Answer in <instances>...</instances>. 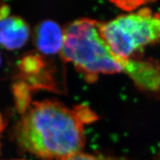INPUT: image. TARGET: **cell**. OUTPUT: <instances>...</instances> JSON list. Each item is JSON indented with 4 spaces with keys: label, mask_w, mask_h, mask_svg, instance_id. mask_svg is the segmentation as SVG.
<instances>
[{
    "label": "cell",
    "mask_w": 160,
    "mask_h": 160,
    "mask_svg": "<svg viewBox=\"0 0 160 160\" xmlns=\"http://www.w3.org/2000/svg\"><path fill=\"white\" fill-rule=\"evenodd\" d=\"M11 8L5 3L0 2V19H5L10 16Z\"/></svg>",
    "instance_id": "obj_11"
},
{
    "label": "cell",
    "mask_w": 160,
    "mask_h": 160,
    "mask_svg": "<svg viewBox=\"0 0 160 160\" xmlns=\"http://www.w3.org/2000/svg\"><path fill=\"white\" fill-rule=\"evenodd\" d=\"M60 160H128L123 157H111V156H104L102 154L92 155L88 153H84L82 152L76 153L68 157L62 158Z\"/></svg>",
    "instance_id": "obj_9"
},
{
    "label": "cell",
    "mask_w": 160,
    "mask_h": 160,
    "mask_svg": "<svg viewBox=\"0 0 160 160\" xmlns=\"http://www.w3.org/2000/svg\"><path fill=\"white\" fill-rule=\"evenodd\" d=\"M99 31L113 54L131 59L136 52L160 42V12L143 8L100 23Z\"/></svg>",
    "instance_id": "obj_3"
},
{
    "label": "cell",
    "mask_w": 160,
    "mask_h": 160,
    "mask_svg": "<svg viewBox=\"0 0 160 160\" xmlns=\"http://www.w3.org/2000/svg\"><path fill=\"white\" fill-rule=\"evenodd\" d=\"M31 31L22 18L9 16L0 19V45L13 51L21 48L28 41Z\"/></svg>",
    "instance_id": "obj_6"
},
{
    "label": "cell",
    "mask_w": 160,
    "mask_h": 160,
    "mask_svg": "<svg viewBox=\"0 0 160 160\" xmlns=\"http://www.w3.org/2000/svg\"><path fill=\"white\" fill-rule=\"evenodd\" d=\"M14 160H25V159H14Z\"/></svg>",
    "instance_id": "obj_15"
},
{
    "label": "cell",
    "mask_w": 160,
    "mask_h": 160,
    "mask_svg": "<svg viewBox=\"0 0 160 160\" xmlns=\"http://www.w3.org/2000/svg\"><path fill=\"white\" fill-rule=\"evenodd\" d=\"M97 119L87 105L70 109L55 100L34 102L17 125L15 137L22 151L41 160H60L81 152L84 126Z\"/></svg>",
    "instance_id": "obj_1"
},
{
    "label": "cell",
    "mask_w": 160,
    "mask_h": 160,
    "mask_svg": "<svg viewBox=\"0 0 160 160\" xmlns=\"http://www.w3.org/2000/svg\"><path fill=\"white\" fill-rule=\"evenodd\" d=\"M5 125H5V120H4L3 117H2L1 113H0V133H1V132L4 129H5Z\"/></svg>",
    "instance_id": "obj_12"
},
{
    "label": "cell",
    "mask_w": 160,
    "mask_h": 160,
    "mask_svg": "<svg viewBox=\"0 0 160 160\" xmlns=\"http://www.w3.org/2000/svg\"><path fill=\"white\" fill-rule=\"evenodd\" d=\"M31 88L25 82L17 83L13 86L16 107L17 111L23 114L31 105Z\"/></svg>",
    "instance_id": "obj_8"
},
{
    "label": "cell",
    "mask_w": 160,
    "mask_h": 160,
    "mask_svg": "<svg viewBox=\"0 0 160 160\" xmlns=\"http://www.w3.org/2000/svg\"><path fill=\"white\" fill-rule=\"evenodd\" d=\"M99 28V22L84 18L72 22L64 30L62 59L73 64L89 83L95 82L99 74L124 72L128 62L112 53Z\"/></svg>",
    "instance_id": "obj_2"
},
{
    "label": "cell",
    "mask_w": 160,
    "mask_h": 160,
    "mask_svg": "<svg viewBox=\"0 0 160 160\" xmlns=\"http://www.w3.org/2000/svg\"><path fill=\"white\" fill-rule=\"evenodd\" d=\"M118 7L122 8L124 11H131L137 8L139 6L145 5V4L149 3V2L144 1H119V2H113Z\"/></svg>",
    "instance_id": "obj_10"
},
{
    "label": "cell",
    "mask_w": 160,
    "mask_h": 160,
    "mask_svg": "<svg viewBox=\"0 0 160 160\" xmlns=\"http://www.w3.org/2000/svg\"><path fill=\"white\" fill-rule=\"evenodd\" d=\"M19 68L20 71L22 72L24 77H35L42 73V71L45 68V62L40 56L30 54L22 59Z\"/></svg>",
    "instance_id": "obj_7"
},
{
    "label": "cell",
    "mask_w": 160,
    "mask_h": 160,
    "mask_svg": "<svg viewBox=\"0 0 160 160\" xmlns=\"http://www.w3.org/2000/svg\"><path fill=\"white\" fill-rule=\"evenodd\" d=\"M64 30L53 20H45L38 24L33 31V42L42 53L57 54L63 45Z\"/></svg>",
    "instance_id": "obj_5"
},
{
    "label": "cell",
    "mask_w": 160,
    "mask_h": 160,
    "mask_svg": "<svg viewBox=\"0 0 160 160\" xmlns=\"http://www.w3.org/2000/svg\"><path fill=\"white\" fill-rule=\"evenodd\" d=\"M0 150H1V143H0Z\"/></svg>",
    "instance_id": "obj_16"
},
{
    "label": "cell",
    "mask_w": 160,
    "mask_h": 160,
    "mask_svg": "<svg viewBox=\"0 0 160 160\" xmlns=\"http://www.w3.org/2000/svg\"><path fill=\"white\" fill-rule=\"evenodd\" d=\"M157 160H160V153H159V156H158V158H157Z\"/></svg>",
    "instance_id": "obj_13"
},
{
    "label": "cell",
    "mask_w": 160,
    "mask_h": 160,
    "mask_svg": "<svg viewBox=\"0 0 160 160\" xmlns=\"http://www.w3.org/2000/svg\"><path fill=\"white\" fill-rule=\"evenodd\" d=\"M1 62H2V58H1V55H0V65H1Z\"/></svg>",
    "instance_id": "obj_14"
},
{
    "label": "cell",
    "mask_w": 160,
    "mask_h": 160,
    "mask_svg": "<svg viewBox=\"0 0 160 160\" xmlns=\"http://www.w3.org/2000/svg\"><path fill=\"white\" fill-rule=\"evenodd\" d=\"M124 73L142 91L160 95V60L129 59Z\"/></svg>",
    "instance_id": "obj_4"
}]
</instances>
